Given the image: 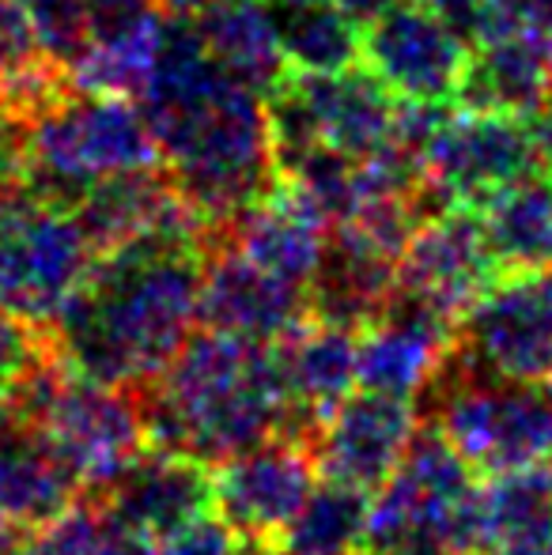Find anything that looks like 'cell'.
Returning a JSON list of instances; mask_svg holds the SVG:
<instances>
[{
	"instance_id": "obj_22",
	"label": "cell",
	"mask_w": 552,
	"mask_h": 555,
	"mask_svg": "<svg viewBox=\"0 0 552 555\" xmlns=\"http://www.w3.org/2000/svg\"><path fill=\"white\" fill-rule=\"evenodd\" d=\"M76 499H84V488L53 446L23 420H0V521L35 533Z\"/></svg>"
},
{
	"instance_id": "obj_6",
	"label": "cell",
	"mask_w": 552,
	"mask_h": 555,
	"mask_svg": "<svg viewBox=\"0 0 552 555\" xmlns=\"http://www.w3.org/2000/svg\"><path fill=\"white\" fill-rule=\"evenodd\" d=\"M159 163V147L133 99L68 91L27 121V185L76 208L95 182Z\"/></svg>"
},
{
	"instance_id": "obj_2",
	"label": "cell",
	"mask_w": 552,
	"mask_h": 555,
	"mask_svg": "<svg viewBox=\"0 0 552 555\" xmlns=\"http://www.w3.org/2000/svg\"><path fill=\"white\" fill-rule=\"evenodd\" d=\"M208 238L147 234L99 254L53 322L73 371L106 386L144 389L201 322Z\"/></svg>"
},
{
	"instance_id": "obj_14",
	"label": "cell",
	"mask_w": 552,
	"mask_h": 555,
	"mask_svg": "<svg viewBox=\"0 0 552 555\" xmlns=\"http://www.w3.org/2000/svg\"><path fill=\"white\" fill-rule=\"evenodd\" d=\"M500 276L488 246L485 220L473 208H435L409 234L398 261V292L432 307L435 314L458 318Z\"/></svg>"
},
{
	"instance_id": "obj_40",
	"label": "cell",
	"mask_w": 552,
	"mask_h": 555,
	"mask_svg": "<svg viewBox=\"0 0 552 555\" xmlns=\"http://www.w3.org/2000/svg\"><path fill=\"white\" fill-rule=\"evenodd\" d=\"M155 4H159L167 15H190V12H193V4H197V0H155Z\"/></svg>"
},
{
	"instance_id": "obj_33",
	"label": "cell",
	"mask_w": 552,
	"mask_h": 555,
	"mask_svg": "<svg viewBox=\"0 0 552 555\" xmlns=\"http://www.w3.org/2000/svg\"><path fill=\"white\" fill-rule=\"evenodd\" d=\"M27 121L0 111V182H27Z\"/></svg>"
},
{
	"instance_id": "obj_9",
	"label": "cell",
	"mask_w": 552,
	"mask_h": 555,
	"mask_svg": "<svg viewBox=\"0 0 552 555\" xmlns=\"http://www.w3.org/2000/svg\"><path fill=\"white\" fill-rule=\"evenodd\" d=\"M273 159L284 163L307 147H333L341 155H375L398 137L401 99L368 68L337 73H292L287 68L266 95Z\"/></svg>"
},
{
	"instance_id": "obj_11",
	"label": "cell",
	"mask_w": 552,
	"mask_h": 555,
	"mask_svg": "<svg viewBox=\"0 0 552 555\" xmlns=\"http://www.w3.org/2000/svg\"><path fill=\"white\" fill-rule=\"evenodd\" d=\"M450 363L511 382L552 374V269L500 272L458 318Z\"/></svg>"
},
{
	"instance_id": "obj_23",
	"label": "cell",
	"mask_w": 552,
	"mask_h": 555,
	"mask_svg": "<svg viewBox=\"0 0 552 555\" xmlns=\"http://www.w3.org/2000/svg\"><path fill=\"white\" fill-rule=\"evenodd\" d=\"M190 20L205 50L261 95H269L287 73L266 0H197Z\"/></svg>"
},
{
	"instance_id": "obj_19",
	"label": "cell",
	"mask_w": 552,
	"mask_h": 555,
	"mask_svg": "<svg viewBox=\"0 0 552 555\" xmlns=\"http://www.w3.org/2000/svg\"><path fill=\"white\" fill-rule=\"evenodd\" d=\"M273 348L295 431L314 442V435L337 412V404L360 386V374H356L360 330L310 314L299 330H292Z\"/></svg>"
},
{
	"instance_id": "obj_41",
	"label": "cell",
	"mask_w": 552,
	"mask_h": 555,
	"mask_svg": "<svg viewBox=\"0 0 552 555\" xmlns=\"http://www.w3.org/2000/svg\"><path fill=\"white\" fill-rule=\"evenodd\" d=\"M239 555H273V552L261 548V544H243V552H239Z\"/></svg>"
},
{
	"instance_id": "obj_30",
	"label": "cell",
	"mask_w": 552,
	"mask_h": 555,
	"mask_svg": "<svg viewBox=\"0 0 552 555\" xmlns=\"http://www.w3.org/2000/svg\"><path fill=\"white\" fill-rule=\"evenodd\" d=\"M99 529H103V503L84 495L61 518L30 533L27 555H95Z\"/></svg>"
},
{
	"instance_id": "obj_42",
	"label": "cell",
	"mask_w": 552,
	"mask_h": 555,
	"mask_svg": "<svg viewBox=\"0 0 552 555\" xmlns=\"http://www.w3.org/2000/svg\"><path fill=\"white\" fill-rule=\"evenodd\" d=\"M273 552V548H269ZM273 555H287V552H273ZM341 555H368V552H341Z\"/></svg>"
},
{
	"instance_id": "obj_8",
	"label": "cell",
	"mask_w": 552,
	"mask_h": 555,
	"mask_svg": "<svg viewBox=\"0 0 552 555\" xmlns=\"http://www.w3.org/2000/svg\"><path fill=\"white\" fill-rule=\"evenodd\" d=\"M95 264L76 212L27 182H0V310L50 325Z\"/></svg>"
},
{
	"instance_id": "obj_37",
	"label": "cell",
	"mask_w": 552,
	"mask_h": 555,
	"mask_svg": "<svg viewBox=\"0 0 552 555\" xmlns=\"http://www.w3.org/2000/svg\"><path fill=\"white\" fill-rule=\"evenodd\" d=\"M333 4H337L341 12L356 23V27H363V23H371L375 15H383L386 8H394L398 0H333Z\"/></svg>"
},
{
	"instance_id": "obj_31",
	"label": "cell",
	"mask_w": 552,
	"mask_h": 555,
	"mask_svg": "<svg viewBox=\"0 0 552 555\" xmlns=\"http://www.w3.org/2000/svg\"><path fill=\"white\" fill-rule=\"evenodd\" d=\"M23 4H27L46 53L57 57L61 65H73L84 35H88V0H23Z\"/></svg>"
},
{
	"instance_id": "obj_17",
	"label": "cell",
	"mask_w": 552,
	"mask_h": 555,
	"mask_svg": "<svg viewBox=\"0 0 552 555\" xmlns=\"http://www.w3.org/2000/svg\"><path fill=\"white\" fill-rule=\"evenodd\" d=\"M454 330L450 318L409 299L406 292H394V299L360 330V386L416 401L447 366Z\"/></svg>"
},
{
	"instance_id": "obj_28",
	"label": "cell",
	"mask_w": 552,
	"mask_h": 555,
	"mask_svg": "<svg viewBox=\"0 0 552 555\" xmlns=\"http://www.w3.org/2000/svg\"><path fill=\"white\" fill-rule=\"evenodd\" d=\"M371 495L352 483L318 480L310 499L303 503L299 518L284 533L273 552L287 555H341L363 552V529H368Z\"/></svg>"
},
{
	"instance_id": "obj_29",
	"label": "cell",
	"mask_w": 552,
	"mask_h": 555,
	"mask_svg": "<svg viewBox=\"0 0 552 555\" xmlns=\"http://www.w3.org/2000/svg\"><path fill=\"white\" fill-rule=\"evenodd\" d=\"M57 351V336H53L50 325L0 310V412L12 409V401L27 389V382Z\"/></svg>"
},
{
	"instance_id": "obj_39",
	"label": "cell",
	"mask_w": 552,
	"mask_h": 555,
	"mask_svg": "<svg viewBox=\"0 0 552 555\" xmlns=\"http://www.w3.org/2000/svg\"><path fill=\"white\" fill-rule=\"evenodd\" d=\"M534 137H538V147H541V159L552 167V106L545 114L534 121Z\"/></svg>"
},
{
	"instance_id": "obj_20",
	"label": "cell",
	"mask_w": 552,
	"mask_h": 555,
	"mask_svg": "<svg viewBox=\"0 0 552 555\" xmlns=\"http://www.w3.org/2000/svg\"><path fill=\"white\" fill-rule=\"evenodd\" d=\"M140 533L155 537L216 511L213 499V465L178 450L147 446L144 453L103 491L91 495Z\"/></svg>"
},
{
	"instance_id": "obj_15",
	"label": "cell",
	"mask_w": 552,
	"mask_h": 555,
	"mask_svg": "<svg viewBox=\"0 0 552 555\" xmlns=\"http://www.w3.org/2000/svg\"><path fill=\"white\" fill-rule=\"evenodd\" d=\"M416 427L420 404L413 397L356 386L314 435L318 468L325 480L352 483L375 495L406 457Z\"/></svg>"
},
{
	"instance_id": "obj_43",
	"label": "cell",
	"mask_w": 552,
	"mask_h": 555,
	"mask_svg": "<svg viewBox=\"0 0 552 555\" xmlns=\"http://www.w3.org/2000/svg\"><path fill=\"white\" fill-rule=\"evenodd\" d=\"M269 4H284V0H269Z\"/></svg>"
},
{
	"instance_id": "obj_4",
	"label": "cell",
	"mask_w": 552,
	"mask_h": 555,
	"mask_svg": "<svg viewBox=\"0 0 552 555\" xmlns=\"http://www.w3.org/2000/svg\"><path fill=\"white\" fill-rule=\"evenodd\" d=\"M477 468L420 420L406 457L371 495L368 555H473L477 552Z\"/></svg>"
},
{
	"instance_id": "obj_18",
	"label": "cell",
	"mask_w": 552,
	"mask_h": 555,
	"mask_svg": "<svg viewBox=\"0 0 552 555\" xmlns=\"http://www.w3.org/2000/svg\"><path fill=\"white\" fill-rule=\"evenodd\" d=\"M454 106L538 121L552 106V27L500 20L492 35L473 46L470 76Z\"/></svg>"
},
{
	"instance_id": "obj_13",
	"label": "cell",
	"mask_w": 552,
	"mask_h": 555,
	"mask_svg": "<svg viewBox=\"0 0 552 555\" xmlns=\"http://www.w3.org/2000/svg\"><path fill=\"white\" fill-rule=\"evenodd\" d=\"M360 61L406 103L454 106L473 46L424 0H398L360 27Z\"/></svg>"
},
{
	"instance_id": "obj_32",
	"label": "cell",
	"mask_w": 552,
	"mask_h": 555,
	"mask_svg": "<svg viewBox=\"0 0 552 555\" xmlns=\"http://www.w3.org/2000/svg\"><path fill=\"white\" fill-rule=\"evenodd\" d=\"M243 541L239 533L220 518V514H201V518L185 521V526L170 529V533L155 537L152 555H239Z\"/></svg>"
},
{
	"instance_id": "obj_35",
	"label": "cell",
	"mask_w": 552,
	"mask_h": 555,
	"mask_svg": "<svg viewBox=\"0 0 552 555\" xmlns=\"http://www.w3.org/2000/svg\"><path fill=\"white\" fill-rule=\"evenodd\" d=\"M473 555H552V526L538 529V533L515 537V541H500L492 548H480Z\"/></svg>"
},
{
	"instance_id": "obj_27",
	"label": "cell",
	"mask_w": 552,
	"mask_h": 555,
	"mask_svg": "<svg viewBox=\"0 0 552 555\" xmlns=\"http://www.w3.org/2000/svg\"><path fill=\"white\" fill-rule=\"evenodd\" d=\"M477 491V552L552 526V465L485 476Z\"/></svg>"
},
{
	"instance_id": "obj_16",
	"label": "cell",
	"mask_w": 552,
	"mask_h": 555,
	"mask_svg": "<svg viewBox=\"0 0 552 555\" xmlns=\"http://www.w3.org/2000/svg\"><path fill=\"white\" fill-rule=\"evenodd\" d=\"M310 318V295L258 269L231 242H213L201 280V325L254 344H277Z\"/></svg>"
},
{
	"instance_id": "obj_21",
	"label": "cell",
	"mask_w": 552,
	"mask_h": 555,
	"mask_svg": "<svg viewBox=\"0 0 552 555\" xmlns=\"http://www.w3.org/2000/svg\"><path fill=\"white\" fill-rule=\"evenodd\" d=\"M325 238H330V223L299 197L292 182L277 175L273 185L254 205H246L216 242H231L258 269L310 292V280L325 254Z\"/></svg>"
},
{
	"instance_id": "obj_25",
	"label": "cell",
	"mask_w": 552,
	"mask_h": 555,
	"mask_svg": "<svg viewBox=\"0 0 552 555\" xmlns=\"http://www.w3.org/2000/svg\"><path fill=\"white\" fill-rule=\"evenodd\" d=\"M73 91L68 65L50 57L23 0H0V111L35 121Z\"/></svg>"
},
{
	"instance_id": "obj_1",
	"label": "cell",
	"mask_w": 552,
	"mask_h": 555,
	"mask_svg": "<svg viewBox=\"0 0 552 555\" xmlns=\"http://www.w3.org/2000/svg\"><path fill=\"white\" fill-rule=\"evenodd\" d=\"M137 103L159 163L216 242L277 178L266 95L205 50L190 15H170L155 73Z\"/></svg>"
},
{
	"instance_id": "obj_3",
	"label": "cell",
	"mask_w": 552,
	"mask_h": 555,
	"mask_svg": "<svg viewBox=\"0 0 552 555\" xmlns=\"http://www.w3.org/2000/svg\"><path fill=\"white\" fill-rule=\"evenodd\" d=\"M140 393L147 442L216 465L273 435H299L273 344L193 330Z\"/></svg>"
},
{
	"instance_id": "obj_26",
	"label": "cell",
	"mask_w": 552,
	"mask_h": 555,
	"mask_svg": "<svg viewBox=\"0 0 552 555\" xmlns=\"http://www.w3.org/2000/svg\"><path fill=\"white\" fill-rule=\"evenodd\" d=\"M269 12L292 73H337L360 61V27L333 0H284Z\"/></svg>"
},
{
	"instance_id": "obj_12",
	"label": "cell",
	"mask_w": 552,
	"mask_h": 555,
	"mask_svg": "<svg viewBox=\"0 0 552 555\" xmlns=\"http://www.w3.org/2000/svg\"><path fill=\"white\" fill-rule=\"evenodd\" d=\"M318 480L322 468L314 442L307 435H273L213 465L216 514L235 529L243 544L277 548Z\"/></svg>"
},
{
	"instance_id": "obj_34",
	"label": "cell",
	"mask_w": 552,
	"mask_h": 555,
	"mask_svg": "<svg viewBox=\"0 0 552 555\" xmlns=\"http://www.w3.org/2000/svg\"><path fill=\"white\" fill-rule=\"evenodd\" d=\"M95 555H152V537L133 529L129 521L114 518L103 506V529H99V552Z\"/></svg>"
},
{
	"instance_id": "obj_5",
	"label": "cell",
	"mask_w": 552,
	"mask_h": 555,
	"mask_svg": "<svg viewBox=\"0 0 552 555\" xmlns=\"http://www.w3.org/2000/svg\"><path fill=\"white\" fill-rule=\"evenodd\" d=\"M8 416L30 424L53 446L84 495H103L152 446L137 389L88 378L73 371L61 351L27 382Z\"/></svg>"
},
{
	"instance_id": "obj_7",
	"label": "cell",
	"mask_w": 552,
	"mask_h": 555,
	"mask_svg": "<svg viewBox=\"0 0 552 555\" xmlns=\"http://www.w3.org/2000/svg\"><path fill=\"white\" fill-rule=\"evenodd\" d=\"M427 409L424 420L447 435L477 476L552 465V389L545 382L485 378L447 359L427 386Z\"/></svg>"
},
{
	"instance_id": "obj_38",
	"label": "cell",
	"mask_w": 552,
	"mask_h": 555,
	"mask_svg": "<svg viewBox=\"0 0 552 555\" xmlns=\"http://www.w3.org/2000/svg\"><path fill=\"white\" fill-rule=\"evenodd\" d=\"M27 541H30L27 529L0 521V555H27Z\"/></svg>"
},
{
	"instance_id": "obj_36",
	"label": "cell",
	"mask_w": 552,
	"mask_h": 555,
	"mask_svg": "<svg viewBox=\"0 0 552 555\" xmlns=\"http://www.w3.org/2000/svg\"><path fill=\"white\" fill-rule=\"evenodd\" d=\"M500 20L515 23H545L552 27V0H492Z\"/></svg>"
},
{
	"instance_id": "obj_24",
	"label": "cell",
	"mask_w": 552,
	"mask_h": 555,
	"mask_svg": "<svg viewBox=\"0 0 552 555\" xmlns=\"http://www.w3.org/2000/svg\"><path fill=\"white\" fill-rule=\"evenodd\" d=\"M488 246L500 272L552 269V167L538 163L518 182L500 190L485 208Z\"/></svg>"
},
{
	"instance_id": "obj_10",
	"label": "cell",
	"mask_w": 552,
	"mask_h": 555,
	"mask_svg": "<svg viewBox=\"0 0 552 555\" xmlns=\"http://www.w3.org/2000/svg\"><path fill=\"white\" fill-rule=\"evenodd\" d=\"M541 159L538 137L526 117L500 111L454 106L442 111L439 125L420 152L427 208H480L534 170Z\"/></svg>"
}]
</instances>
